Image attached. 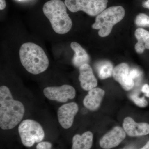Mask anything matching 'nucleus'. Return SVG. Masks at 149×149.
<instances>
[{
	"mask_svg": "<svg viewBox=\"0 0 149 149\" xmlns=\"http://www.w3.org/2000/svg\"><path fill=\"white\" fill-rule=\"evenodd\" d=\"M130 69L126 63L118 65L113 69L112 76L123 88L126 91H130L134 87V82L130 77Z\"/></svg>",
	"mask_w": 149,
	"mask_h": 149,
	"instance_id": "nucleus-10",
	"label": "nucleus"
},
{
	"mask_svg": "<svg viewBox=\"0 0 149 149\" xmlns=\"http://www.w3.org/2000/svg\"><path fill=\"white\" fill-rule=\"evenodd\" d=\"M142 92L145 94V95L149 97V85L145 84L142 88Z\"/></svg>",
	"mask_w": 149,
	"mask_h": 149,
	"instance_id": "nucleus-22",
	"label": "nucleus"
},
{
	"mask_svg": "<svg viewBox=\"0 0 149 149\" xmlns=\"http://www.w3.org/2000/svg\"><path fill=\"white\" fill-rule=\"evenodd\" d=\"M19 58L25 69L32 74L42 73L47 69L49 60L42 48L37 44L25 43L20 47Z\"/></svg>",
	"mask_w": 149,
	"mask_h": 149,
	"instance_id": "nucleus-2",
	"label": "nucleus"
},
{
	"mask_svg": "<svg viewBox=\"0 0 149 149\" xmlns=\"http://www.w3.org/2000/svg\"><path fill=\"white\" fill-rule=\"evenodd\" d=\"M142 6L145 8L149 9V0L143 2L142 3Z\"/></svg>",
	"mask_w": 149,
	"mask_h": 149,
	"instance_id": "nucleus-24",
	"label": "nucleus"
},
{
	"mask_svg": "<svg viewBox=\"0 0 149 149\" xmlns=\"http://www.w3.org/2000/svg\"><path fill=\"white\" fill-rule=\"evenodd\" d=\"M96 69L99 77L104 80L111 77L114 68L111 62L105 60L99 62L97 65Z\"/></svg>",
	"mask_w": 149,
	"mask_h": 149,
	"instance_id": "nucleus-17",
	"label": "nucleus"
},
{
	"mask_svg": "<svg viewBox=\"0 0 149 149\" xmlns=\"http://www.w3.org/2000/svg\"><path fill=\"white\" fill-rule=\"evenodd\" d=\"M140 149H149V141L147 142V143L143 148Z\"/></svg>",
	"mask_w": 149,
	"mask_h": 149,
	"instance_id": "nucleus-25",
	"label": "nucleus"
},
{
	"mask_svg": "<svg viewBox=\"0 0 149 149\" xmlns=\"http://www.w3.org/2000/svg\"><path fill=\"white\" fill-rule=\"evenodd\" d=\"M43 93L49 100L61 103L66 102L69 99H74L76 95L75 89L68 85L47 87L44 89Z\"/></svg>",
	"mask_w": 149,
	"mask_h": 149,
	"instance_id": "nucleus-7",
	"label": "nucleus"
},
{
	"mask_svg": "<svg viewBox=\"0 0 149 149\" xmlns=\"http://www.w3.org/2000/svg\"><path fill=\"white\" fill-rule=\"evenodd\" d=\"M130 98L138 106L145 107L148 105V102L144 97H139L138 96L133 95L130 96Z\"/></svg>",
	"mask_w": 149,
	"mask_h": 149,
	"instance_id": "nucleus-19",
	"label": "nucleus"
},
{
	"mask_svg": "<svg viewBox=\"0 0 149 149\" xmlns=\"http://www.w3.org/2000/svg\"><path fill=\"white\" fill-rule=\"evenodd\" d=\"M148 27H149V20H148Z\"/></svg>",
	"mask_w": 149,
	"mask_h": 149,
	"instance_id": "nucleus-26",
	"label": "nucleus"
},
{
	"mask_svg": "<svg viewBox=\"0 0 149 149\" xmlns=\"http://www.w3.org/2000/svg\"><path fill=\"white\" fill-rule=\"evenodd\" d=\"M126 137L124 129L119 126H116L104 135L100 141L102 148L109 149L118 146Z\"/></svg>",
	"mask_w": 149,
	"mask_h": 149,
	"instance_id": "nucleus-9",
	"label": "nucleus"
},
{
	"mask_svg": "<svg viewBox=\"0 0 149 149\" xmlns=\"http://www.w3.org/2000/svg\"><path fill=\"white\" fill-rule=\"evenodd\" d=\"M79 110L78 105L75 102L63 105L57 111L59 123L64 129H68L72 126L74 118Z\"/></svg>",
	"mask_w": 149,
	"mask_h": 149,
	"instance_id": "nucleus-8",
	"label": "nucleus"
},
{
	"mask_svg": "<svg viewBox=\"0 0 149 149\" xmlns=\"http://www.w3.org/2000/svg\"><path fill=\"white\" fill-rule=\"evenodd\" d=\"M18 132L22 143L25 147H32L35 143L42 142L45 138V131L42 125L31 119L22 121L18 126Z\"/></svg>",
	"mask_w": 149,
	"mask_h": 149,
	"instance_id": "nucleus-5",
	"label": "nucleus"
},
{
	"mask_svg": "<svg viewBox=\"0 0 149 149\" xmlns=\"http://www.w3.org/2000/svg\"><path fill=\"white\" fill-rule=\"evenodd\" d=\"M135 37L138 40L135 46L136 52L141 54L146 49H149V32L142 28H139L135 31Z\"/></svg>",
	"mask_w": 149,
	"mask_h": 149,
	"instance_id": "nucleus-16",
	"label": "nucleus"
},
{
	"mask_svg": "<svg viewBox=\"0 0 149 149\" xmlns=\"http://www.w3.org/2000/svg\"><path fill=\"white\" fill-rule=\"evenodd\" d=\"M18 1H21V0H18Z\"/></svg>",
	"mask_w": 149,
	"mask_h": 149,
	"instance_id": "nucleus-27",
	"label": "nucleus"
},
{
	"mask_svg": "<svg viewBox=\"0 0 149 149\" xmlns=\"http://www.w3.org/2000/svg\"><path fill=\"white\" fill-rule=\"evenodd\" d=\"M79 80L81 87L85 91H89L95 88L97 85V81L91 66L85 64L79 68Z\"/></svg>",
	"mask_w": 149,
	"mask_h": 149,
	"instance_id": "nucleus-12",
	"label": "nucleus"
},
{
	"mask_svg": "<svg viewBox=\"0 0 149 149\" xmlns=\"http://www.w3.org/2000/svg\"><path fill=\"white\" fill-rule=\"evenodd\" d=\"M70 47L74 52L72 59V63L74 66L80 68L83 65L88 64L90 61V56L80 44L72 42L70 44Z\"/></svg>",
	"mask_w": 149,
	"mask_h": 149,
	"instance_id": "nucleus-14",
	"label": "nucleus"
},
{
	"mask_svg": "<svg viewBox=\"0 0 149 149\" xmlns=\"http://www.w3.org/2000/svg\"><path fill=\"white\" fill-rule=\"evenodd\" d=\"M104 95L105 91L101 88H95L91 89L83 100L84 106L93 111L98 109Z\"/></svg>",
	"mask_w": 149,
	"mask_h": 149,
	"instance_id": "nucleus-13",
	"label": "nucleus"
},
{
	"mask_svg": "<svg viewBox=\"0 0 149 149\" xmlns=\"http://www.w3.org/2000/svg\"><path fill=\"white\" fill-rule=\"evenodd\" d=\"M130 74L131 78L134 80V79L140 77L141 73L139 70L136 69V68H133V69L130 70Z\"/></svg>",
	"mask_w": 149,
	"mask_h": 149,
	"instance_id": "nucleus-21",
	"label": "nucleus"
},
{
	"mask_svg": "<svg viewBox=\"0 0 149 149\" xmlns=\"http://www.w3.org/2000/svg\"><path fill=\"white\" fill-rule=\"evenodd\" d=\"M108 0H65L64 3L72 13L82 11L91 16H96L106 9Z\"/></svg>",
	"mask_w": 149,
	"mask_h": 149,
	"instance_id": "nucleus-6",
	"label": "nucleus"
},
{
	"mask_svg": "<svg viewBox=\"0 0 149 149\" xmlns=\"http://www.w3.org/2000/svg\"><path fill=\"white\" fill-rule=\"evenodd\" d=\"M66 6L61 0H50L45 3L43 12L57 34L63 35L72 27V19L67 12Z\"/></svg>",
	"mask_w": 149,
	"mask_h": 149,
	"instance_id": "nucleus-3",
	"label": "nucleus"
},
{
	"mask_svg": "<svg viewBox=\"0 0 149 149\" xmlns=\"http://www.w3.org/2000/svg\"><path fill=\"white\" fill-rule=\"evenodd\" d=\"M6 3L5 0H0V10H3L5 8Z\"/></svg>",
	"mask_w": 149,
	"mask_h": 149,
	"instance_id": "nucleus-23",
	"label": "nucleus"
},
{
	"mask_svg": "<svg viewBox=\"0 0 149 149\" xmlns=\"http://www.w3.org/2000/svg\"><path fill=\"white\" fill-rule=\"evenodd\" d=\"M123 129L130 137H139L149 134V124L146 123H138L131 117L125 118L123 120Z\"/></svg>",
	"mask_w": 149,
	"mask_h": 149,
	"instance_id": "nucleus-11",
	"label": "nucleus"
},
{
	"mask_svg": "<svg viewBox=\"0 0 149 149\" xmlns=\"http://www.w3.org/2000/svg\"><path fill=\"white\" fill-rule=\"evenodd\" d=\"M149 16L145 13L139 14L135 19V24L139 27H146L148 26Z\"/></svg>",
	"mask_w": 149,
	"mask_h": 149,
	"instance_id": "nucleus-18",
	"label": "nucleus"
},
{
	"mask_svg": "<svg viewBox=\"0 0 149 149\" xmlns=\"http://www.w3.org/2000/svg\"><path fill=\"white\" fill-rule=\"evenodd\" d=\"M25 108L19 101L13 99L7 86L0 87V127L3 130L13 129L21 122Z\"/></svg>",
	"mask_w": 149,
	"mask_h": 149,
	"instance_id": "nucleus-1",
	"label": "nucleus"
},
{
	"mask_svg": "<svg viewBox=\"0 0 149 149\" xmlns=\"http://www.w3.org/2000/svg\"><path fill=\"white\" fill-rule=\"evenodd\" d=\"M52 145L49 142H42L39 143L36 147L37 149H52Z\"/></svg>",
	"mask_w": 149,
	"mask_h": 149,
	"instance_id": "nucleus-20",
	"label": "nucleus"
},
{
	"mask_svg": "<svg viewBox=\"0 0 149 149\" xmlns=\"http://www.w3.org/2000/svg\"><path fill=\"white\" fill-rule=\"evenodd\" d=\"M93 136L91 131H87L82 135L77 134L72 139V149H91L93 145Z\"/></svg>",
	"mask_w": 149,
	"mask_h": 149,
	"instance_id": "nucleus-15",
	"label": "nucleus"
},
{
	"mask_svg": "<svg viewBox=\"0 0 149 149\" xmlns=\"http://www.w3.org/2000/svg\"><path fill=\"white\" fill-rule=\"evenodd\" d=\"M125 15V10L121 6L110 7L97 15L92 27L99 29L101 37H106L110 34L113 26L122 20Z\"/></svg>",
	"mask_w": 149,
	"mask_h": 149,
	"instance_id": "nucleus-4",
	"label": "nucleus"
}]
</instances>
